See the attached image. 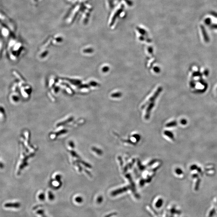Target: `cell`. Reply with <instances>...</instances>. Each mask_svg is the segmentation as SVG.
<instances>
[{
	"label": "cell",
	"mask_w": 217,
	"mask_h": 217,
	"mask_svg": "<svg viewBox=\"0 0 217 217\" xmlns=\"http://www.w3.org/2000/svg\"><path fill=\"white\" fill-rule=\"evenodd\" d=\"M165 135L170 137L172 139H173L174 138V135L173 133L171 132V131H165Z\"/></svg>",
	"instance_id": "5"
},
{
	"label": "cell",
	"mask_w": 217,
	"mask_h": 217,
	"mask_svg": "<svg viewBox=\"0 0 217 217\" xmlns=\"http://www.w3.org/2000/svg\"><path fill=\"white\" fill-rule=\"evenodd\" d=\"M181 123L183 125H185L187 123V121L185 120H183L181 121Z\"/></svg>",
	"instance_id": "14"
},
{
	"label": "cell",
	"mask_w": 217,
	"mask_h": 217,
	"mask_svg": "<svg viewBox=\"0 0 217 217\" xmlns=\"http://www.w3.org/2000/svg\"><path fill=\"white\" fill-rule=\"evenodd\" d=\"M21 206L20 203H7L5 205L6 207H13V208H19Z\"/></svg>",
	"instance_id": "1"
},
{
	"label": "cell",
	"mask_w": 217,
	"mask_h": 217,
	"mask_svg": "<svg viewBox=\"0 0 217 217\" xmlns=\"http://www.w3.org/2000/svg\"><path fill=\"white\" fill-rule=\"evenodd\" d=\"M177 123L176 122H173L171 123H168L167 125V126L169 127H173V126H176L177 125Z\"/></svg>",
	"instance_id": "9"
},
{
	"label": "cell",
	"mask_w": 217,
	"mask_h": 217,
	"mask_svg": "<svg viewBox=\"0 0 217 217\" xmlns=\"http://www.w3.org/2000/svg\"><path fill=\"white\" fill-rule=\"evenodd\" d=\"M37 214L40 215L41 217H48L45 213L44 211L42 209H40L37 211L36 212Z\"/></svg>",
	"instance_id": "3"
},
{
	"label": "cell",
	"mask_w": 217,
	"mask_h": 217,
	"mask_svg": "<svg viewBox=\"0 0 217 217\" xmlns=\"http://www.w3.org/2000/svg\"><path fill=\"white\" fill-rule=\"evenodd\" d=\"M176 172L178 175H181L183 173L182 170L180 169H176Z\"/></svg>",
	"instance_id": "12"
},
{
	"label": "cell",
	"mask_w": 217,
	"mask_h": 217,
	"mask_svg": "<svg viewBox=\"0 0 217 217\" xmlns=\"http://www.w3.org/2000/svg\"><path fill=\"white\" fill-rule=\"evenodd\" d=\"M70 146L72 147H74V143H73V142H70Z\"/></svg>",
	"instance_id": "15"
},
{
	"label": "cell",
	"mask_w": 217,
	"mask_h": 217,
	"mask_svg": "<svg viewBox=\"0 0 217 217\" xmlns=\"http://www.w3.org/2000/svg\"><path fill=\"white\" fill-rule=\"evenodd\" d=\"M39 198L41 201H44L45 199V195L43 193H41L39 195Z\"/></svg>",
	"instance_id": "8"
},
{
	"label": "cell",
	"mask_w": 217,
	"mask_h": 217,
	"mask_svg": "<svg viewBox=\"0 0 217 217\" xmlns=\"http://www.w3.org/2000/svg\"><path fill=\"white\" fill-rule=\"evenodd\" d=\"M93 151L95 152L96 153H97L98 154L101 155V154L102 153V152H101V151H100V150L96 149V148H93Z\"/></svg>",
	"instance_id": "10"
},
{
	"label": "cell",
	"mask_w": 217,
	"mask_h": 217,
	"mask_svg": "<svg viewBox=\"0 0 217 217\" xmlns=\"http://www.w3.org/2000/svg\"><path fill=\"white\" fill-rule=\"evenodd\" d=\"M197 169H198V167H197L196 165H193L191 167V170H195Z\"/></svg>",
	"instance_id": "13"
},
{
	"label": "cell",
	"mask_w": 217,
	"mask_h": 217,
	"mask_svg": "<svg viewBox=\"0 0 217 217\" xmlns=\"http://www.w3.org/2000/svg\"><path fill=\"white\" fill-rule=\"evenodd\" d=\"M48 197L49 199L51 201H53L55 199L54 195L50 191L48 192Z\"/></svg>",
	"instance_id": "4"
},
{
	"label": "cell",
	"mask_w": 217,
	"mask_h": 217,
	"mask_svg": "<svg viewBox=\"0 0 217 217\" xmlns=\"http://www.w3.org/2000/svg\"><path fill=\"white\" fill-rule=\"evenodd\" d=\"M215 213V210L214 208L212 209V210L210 211V212L209 213V217H212Z\"/></svg>",
	"instance_id": "7"
},
{
	"label": "cell",
	"mask_w": 217,
	"mask_h": 217,
	"mask_svg": "<svg viewBox=\"0 0 217 217\" xmlns=\"http://www.w3.org/2000/svg\"><path fill=\"white\" fill-rule=\"evenodd\" d=\"M75 201L78 203H81L83 202V198L82 197H77L75 198Z\"/></svg>",
	"instance_id": "6"
},
{
	"label": "cell",
	"mask_w": 217,
	"mask_h": 217,
	"mask_svg": "<svg viewBox=\"0 0 217 217\" xmlns=\"http://www.w3.org/2000/svg\"><path fill=\"white\" fill-rule=\"evenodd\" d=\"M5 112L2 107L0 106V121H4L5 119Z\"/></svg>",
	"instance_id": "2"
},
{
	"label": "cell",
	"mask_w": 217,
	"mask_h": 217,
	"mask_svg": "<svg viewBox=\"0 0 217 217\" xmlns=\"http://www.w3.org/2000/svg\"><path fill=\"white\" fill-rule=\"evenodd\" d=\"M103 200V198L102 197V196H99L97 198V202L98 203H101L102 202Z\"/></svg>",
	"instance_id": "11"
}]
</instances>
